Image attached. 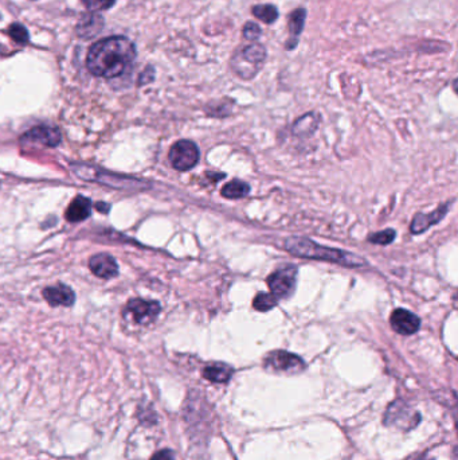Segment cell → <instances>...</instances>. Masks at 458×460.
<instances>
[{
	"mask_svg": "<svg viewBox=\"0 0 458 460\" xmlns=\"http://www.w3.org/2000/svg\"><path fill=\"white\" fill-rule=\"evenodd\" d=\"M285 249L300 259L321 260L335 262L343 267L356 268L365 265V260L355 253L341 249L327 248L318 245L306 237H289L285 241Z\"/></svg>",
	"mask_w": 458,
	"mask_h": 460,
	"instance_id": "2",
	"label": "cell"
},
{
	"mask_svg": "<svg viewBox=\"0 0 458 460\" xmlns=\"http://www.w3.org/2000/svg\"><path fill=\"white\" fill-rule=\"evenodd\" d=\"M136 56V48L128 38L109 36L89 48L86 66L95 77L118 78L130 71Z\"/></svg>",
	"mask_w": 458,
	"mask_h": 460,
	"instance_id": "1",
	"label": "cell"
},
{
	"mask_svg": "<svg viewBox=\"0 0 458 460\" xmlns=\"http://www.w3.org/2000/svg\"><path fill=\"white\" fill-rule=\"evenodd\" d=\"M153 73H155V71H153L152 66H148L145 71H142L139 83L144 85V83H152L153 78H155Z\"/></svg>",
	"mask_w": 458,
	"mask_h": 460,
	"instance_id": "27",
	"label": "cell"
},
{
	"mask_svg": "<svg viewBox=\"0 0 458 460\" xmlns=\"http://www.w3.org/2000/svg\"><path fill=\"white\" fill-rule=\"evenodd\" d=\"M168 158L175 170L188 171L199 162V148L191 140H179L171 147Z\"/></svg>",
	"mask_w": 458,
	"mask_h": 460,
	"instance_id": "4",
	"label": "cell"
},
{
	"mask_svg": "<svg viewBox=\"0 0 458 460\" xmlns=\"http://www.w3.org/2000/svg\"><path fill=\"white\" fill-rule=\"evenodd\" d=\"M160 312V305L157 302H148L142 299H133L127 306L125 314H130L133 320L141 324L151 323Z\"/></svg>",
	"mask_w": 458,
	"mask_h": 460,
	"instance_id": "9",
	"label": "cell"
},
{
	"mask_svg": "<svg viewBox=\"0 0 458 460\" xmlns=\"http://www.w3.org/2000/svg\"><path fill=\"white\" fill-rule=\"evenodd\" d=\"M43 297L51 306H73L76 302V295L73 290L65 284L48 287L43 291Z\"/></svg>",
	"mask_w": 458,
	"mask_h": 460,
	"instance_id": "14",
	"label": "cell"
},
{
	"mask_svg": "<svg viewBox=\"0 0 458 460\" xmlns=\"http://www.w3.org/2000/svg\"><path fill=\"white\" fill-rule=\"evenodd\" d=\"M234 101L231 100H218L212 101L206 106V113L212 118H226L231 113Z\"/></svg>",
	"mask_w": 458,
	"mask_h": 460,
	"instance_id": "21",
	"label": "cell"
},
{
	"mask_svg": "<svg viewBox=\"0 0 458 460\" xmlns=\"http://www.w3.org/2000/svg\"><path fill=\"white\" fill-rule=\"evenodd\" d=\"M249 193H250V186L247 185L246 182L239 180V179H234V180L226 183L224 189L221 191V194L227 200H241V198H245L246 195H249Z\"/></svg>",
	"mask_w": 458,
	"mask_h": 460,
	"instance_id": "19",
	"label": "cell"
},
{
	"mask_svg": "<svg viewBox=\"0 0 458 460\" xmlns=\"http://www.w3.org/2000/svg\"><path fill=\"white\" fill-rule=\"evenodd\" d=\"M90 213H92V201L83 195H78L69 205L66 210V218L71 223H81L90 215Z\"/></svg>",
	"mask_w": 458,
	"mask_h": 460,
	"instance_id": "15",
	"label": "cell"
},
{
	"mask_svg": "<svg viewBox=\"0 0 458 460\" xmlns=\"http://www.w3.org/2000/svg\"><path fill=\"white\" fill-rule=\"evenodd\" d=\"M318 120L320 118L318 115L313 112L306 113L304 116L297 118L294 121L293 128H292L294 135L300 136V138H308V136L313 135L315 131L318 130Z\"/></svg>",
	"mask_w": 458,
	"mask_h": 460,
	"instance_id": "16",
	"label": "cell"
},
{
	"mask_svg": "<svg viewBox=\"0 0 458 460\" xmlns=\"http://www.w3.org/2000/svg\"><path fill=\"white\" fill-rule=\"evenodd\" d=\"M151 460H175V456L171 449H162L156 452Z\"/></svg>",
	"mask_w": 458,
	"mask_h": 460,
	"instance_id": "26",
	"label": "cell"
},
{
	"mask_svg": "<svg viewBox=\"0 0 458 460\" xmlns=\"http://www.w3.org/2000/svg\"><path fill=\"white\" fill-rule=\"evenodd\" d=\"M390 324L392 330L397 331L400 335H412L420 330L421 319L409 310L397 308L391 312Z\"/></svg>",
	"mask_w": 458,
	"mask_h": 460,
	"instance_id": "8",
	"label": "cell"
},
{
	"mask_svg": "<svg viewBox=\"0 0 458 460\" xmlns=\"http://www.w3.org/2000/svg\"><path fill=\"white\" fill-rule=\"evenodd\" d=\"M279 300L271 295V294H266V292H259V295L254 297L253 300V307L261 311V312H266L271 311L274 307L277 306Z\"/></svg>",
	"mask_w": 458,
	"mask_h": 460,
	"instance_id": "22",
	"label": "cell"
},
{
	"mask_svg": "<svg viewBox=\"0 0 458 460\" xmlns=\"http://www.w3.org/2000/svg\"><path fill=\"white\" fill-rule=\"evenodd\" d=\"M268 58V50L259 44L253 42L246 46L236 48L230 58V69L241 80H253L262 71Z\"/></svg>",
	"mask_w": 458,
	"mask_h": 460,
	"instance_id": "3",
	"label": "cell"
},
{
	"mask_svg": "<svg viewBox=\"0 0 458 460\" xmlns=\"http://www.w3.org/2000/svg\"><path fill=\"white\" fill-rule=\"evenodd\" d=\"M233 369L226 364H212L206 366L203 370V377L215 384H224L233 376Z\"/></svg>",
	"mask_w": 458,
	"mask_h": 460,
	"instance_id": "18",
	"label": "cell"
},
{
	"mask_svg": "<svg viewBox=\"0 0 458 460\" xmlns=\"http://www.w3.org/2000/svg\"><path fill=\"white\" fill-rule=\"evenodd\" d=\"M251 15L265 24H273L280 16L279 9L274 4H256L251 7Z\"/></svg>",
	"mask_w": 458,
	"mask_h": 460,
	"instance_id": "20",
	"label": "cell"
},
{
	"mask_svg": "<svg viewBox=\"0 0 458 460\" xmlns=\"http://www.w3.org/2000/svg\"><path fill=\"white\" fill-rule=\"evenodd\" d=\"M306 12L304 7L296 9L294 11L291 12L289 21H288V30H289V38L286 39L285 44V50L293 51L294 48L298 46V39L300 36L304 31L306 21Z\"/></svg>",
	"mask_w": 458,
	"mask_h": 460,
	"instance_id": "11",
	"label": "cell"
},
{
	"mask_svg": "<svg viewBox=\"0 0 458 460\" xmlns=\"http://www.w3.org/2000/svg\"><path fill=\"white\" fill-rule=\"evenodd\" d=\"M397 237V232L394 229H386L383 232H378L368 237V241L376 244V245H388L391 244Z\"/></svg>",
	"mask_w": 458,
	"mask_h": 460,
	"instance_id": "23",
	"label": "cell"
},
{
	"mask_svg": "<svg viewBox=\"0 0 458 460\" xmlns=\"http://www.w3.org/2000/svg\"><path fill=\"white\" fill-rule=\"evenodd\" d=\"M22 140L41 143V144L48 145V147H56L61 142V133L54 127L41 126V127H36V128L26 132Z\"/></svg>",
	"mask_w": 458,
	"mask_h": 460,
	"instance_id": "13",
	"label": "cell"
},
{
	"mask_svg": "<svg viewBox=\"0 0 458 460\" xmlns=\"http://www.w3.org/2000/svg\"><path fill=\"white\" fill-rule=\"evenodd\" d=\"M452 203H453V201L447 202L442 206H439L438 209H435L434 212L429 213V214H423V213L417 214L412 218L410 232H412V235H422L423 232H426L430 226L438 224L447 215Z\"/></svg>",
	"mask_w": 458,
	"mask_h": 460,
	"instance_id": "10",
	"label": "cell"
},
{
	"mask_svg": "<svg viewBox=\"0 0 458 460\" xmlns=\"http://www.w3.org/2000/svg\"><path fill=\"white\" fill-rule=\"evenodd\" d=\"M10 36L12 39L19 44V45H26L28 42V31L22 24H15L10 27Z\"/></svg>",
	"mask_w": 458,
	"mask_h": 460,
	"instance_id": "25",
	"label": "cell"
},
{
	"mask_svg": "<svg viewBox=\"0 0 458 460\" xmlns=\"http://www.w3.org/2000/svg\"><path fill=\"white\" fill-rule=\"evenodd\" d=\"M420 413L412 411V408L402 402H392L386 413L385 423L391 426L402 429H412L420 423Z\"/></svg>",
	"mask_w": 458,
	"mask_h": 460,
	"instance_id": "7",
	"label": "cell"
},
{
	"mask_svg": "<svg viewBox=\"0 0 458 460\" xmlns=\"http://www.w3.org/2000/svg\"><path fill=\"white\" fill-rule=\"evenodd\" d=\"M262 36V29L256 22H246L242 29V38L249 42H257Z\"/></svg>",
	"mask_w": 458,
	"mask_h": 460,
	"instance_id": "24",
	"label": "cell"
},
{
	"mask_svg": "<svg viewBox=\"0 0 458 460\" xmlns=\"http://www.w3.org/2000/svg\"><path fill=\"white\" fill-rule=\"evenodd\" d=\"M103 24H104V19L100 15L89 14L83 18L80 24L77 26V34L81 38H92L97 33H100Z\"/></svg>",
	"mask_w": 458,
	"mask_h": 460,
	"instance_id": "17",
	"label": "cell"
},
{
	"mask_svg": "<svg viewBox=\"0 0 458 460\" xmlns=\"http://www.w3.org/2000/svg\"><path fill=\"white\" fill-rule=\"evenodd\" d=\"M83 4L88 7V9H90V6H92V0H83Z\"/></svg>",
	"mask_w": 458,
	"mask_h": 460,
	"instance_id": "28",
	"label": "cell"
},
{
	"mask_svg": "<svg viewBox=\"0 0 458 460\" xmlns=\"http://www.w3.org/2000/svg\"><path fill=\"white\" fill-rule=\"evenodd\" d=\"M264 366L271 372L288 373V374L300 373L306 369L304 361L298 355L292 354L283 350H277L268 355L264 361Z\"/></svg>",
	"mask_w": 458,
	"mask_h": 460,
	"instance_id": "6",
	"label": "cell"
},
{
	"mask_svg": "<svg viewBox=\"0 0 458 460\" xmlns=\"http://www.w3.org/2000/svg\"><path fill=\"white\" fill-rule=\"evenodd\" d=\"M89 267H90V271L101 279H112L118 275L116 260L106 253H100L93 256L89 261Z\"/></svg>",
	"mask_w": 458,
	"mask_h": 460,
	"instance_id": "12",
	"label": "cell"
},
{
	"mask_svg": "<svg viewBox=\"0 0 458 460\" xmlns=\"http://www.w3.org/2000/svg\"><path fill=\"white\" fill-rule=\"evenodd\" d=\"M297 279V268L294 265L283 267L279 271L273 272L268 277V285L271 288V295L277 300L286 299L293 295Z\"/></svg>",
	"mask_w": 458,
	"mask_h": 460,
	"instance_id": "5",
	"label": "cell"
}]
</instances>
